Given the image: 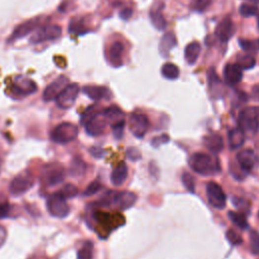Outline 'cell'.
Wrapping results in <instances>:
<instances>
[{"label": "cell", "mask_w": 259, "mask_h": 259, "mask_svg": "<svg viewBox=\"0 0 259 259\" xmlns=\"http://www.w3.org/2000/svg\"><path fill=\"white\" fill-rule=\"evenodd\" d=\"M79 90H80V88H79V85L77 83L69 84L57 97V98H56L57 105L63 109H68V108L72 107L73 104L75 103V101H76V98H77L78 94H79Z\"/></svg>", "instance_id": "obj_8"}, {"label": "cell", "mask_w": 259, "mask_h": 259, "mask_svg": "<svg viewBox=\"0 0 259 259\" xmlns=\"http://www.w3.org/2000/svg\"><path fill=\"white\" fill-rule=\"evenodd\" d=\"M69 78L67 76L61 75L57 79H55L51 84H49L43 94V99L45 101H51L56 99L61 92L69 85Z\"/></svg>", "instance_id": "obj_13"}, {"label": "cell", "mask_w": 259, "mask_h": 259, "mask_svg": "<svg viewBox=\"0 0 259 259\" xmlns=\"http://www.w3.org/2000/svg\"><path fill=\"white\" fill-rule=\"evenodd\" d=\"M101 189H102V186L99 181H92L89 186L86 188V190L84 191L83 195L91 196V195L97 194Z\"/></svg>", "instance_id": "obj_38"}, {"label": "cell", "mask_w": 259, "mask_h": 259, "mask_svg": "<svg viewBox=\"0 0 259 259\" xmlns=\"http://www.w3.org/2000/svg\"><path fill=\"white\" fill-rule=\"evenodd\" d=\"M48 212L55 218L63 219L70 213V208L66 201V198L60 194H53L47 199Z\"/></svg>", "instance_id": "obj_4"}, {"label": "cell", "mask_w": 259, "mask_h": 259, "mask_svg": "<svg viewBox=\"0 0 259 259\" xmlns=\"http://www.w3.org/2000/svg\"><path fill=\"white\" fill-rule=\"evenodd\" d=\"M250 248L253 254H259V233L255 230L250 232Z\"/></svg>", "instance_id": "obj_36"}, {"label": "cell", "mask_w": 259, "mask_h": 259, "mask_svg": "<svg viewBox=\"0 0 259 259\" xmlns=\"http://www.w3.org/2000/svg\"><path fill=\"white\" fill-rule=\"evenodd\" d=\"M234 32V26L232 18L230 16H226L223 21H222L217 29L216 34L222 42H228Z\"/></svg>", "instance_id": "obj_18"}, {"label": "cell", "mask_w": 259, "mask_h": 259, "mask_svg": "<svg viewBox=\"0 0 259 259\" xmlns=\"http://www.w3.org/2000/svg\"><path fill=\"white\" fill-rule=\"evenodd\" d=\"M62 34V29L58 25H50L39 28L30 39L31 44H40L47 41L59 39Z\"/></svg>", "instance_id": "obj_5"}, {"label": "cell", "mask_w": 259, "mask_h": 259, "mask_svg": "<svg viewBox=\"0 0 259 259\" xmlns=\"http://www.w3.org/2000/svg\"><path fill=\"white\" fill-rule=\"evenodd\" d=\"M212 2V0H195L194 2V8L198 11L205 10Z\"/></svg>", "instance_id": "obj_42"}, {"label": "cell", "mask_w": 259, "mask_h": 259, "mask_svg": "<svg viewBox=\"0 0 259 259\" xmlns=\"http://www.w3.org/2000/svg\"><path fill=\"white\" fill-rule=\"evenodd\" d=\"M104 117L107 121V123L110 124V126L124 120V114L122 110L118 106H110L106 108L104 112Z\"/></svg>", "instance_id": "obj_26"}, {"label": "cell", "mask_w": 259, "mask_h": 259, "mask_svg": "<svg viewBox=\"0 0 259 259\" xmlns=\"http://www.w3.org/2000/svg\"><path fill=\"white\" fill-rule=\"evenodd\" d=\"M94 258V244L86 241L78 250L77 259H92Z\"/></svg>", "instance_id": "obj_30"}, {"label": "cell", "mask_w": 259, "mask_h": 259, "mask_svg": "<svg viewBox=\"0 0 259 259\" xmlns=\"http://www.w3.org/2000/svg\"><path fill=\"white\" fill-rule=\"evenodd\" d=\"M176 46V38L173 32H166L161 39L160 45H159V51L160 54L162 56L166 57L168 56L169 52L171 51V49Z\"/></svg>", "instance_id": "obj_23"}, {"label": "cell", "mask_w": 259, "mask_h": 259, "mask_svg": "<svg viewBox=\"0 0 259 259\" xmlns=\"http://www.w3.org/2000/svg\"><path fill=\"white\" fill-rule=\"evenodd\" d=\"M127 156L130 160H132V161H138L142 158V155L140 153V151L137 149V148H132V147H130L128 148V150H127Z\"/></svg>", "instance_id": "obj_40"}, {"label": "cell", "mask_w": 259, "mask_h": 259, "mask_svg": "<svg viewBox=\"0 0 259 259\" xmlns=\"http://www.w3.org/2000/svg\"><path fill=\"white\" fill-rule=\"evenodd\" d=\"M89 152H90V154H91L92 156H94V157L97 158V159H100V158H102L103 155H104L103 149H101V148H99V147H92V148H90Z\"/></svg>", "instance_id": "obj_43"}, {"label": "cell", "mask_w": 259, "mask_h": 259, "mask_svg": "<svg viewBox=\"0 0 259 259\" xmlns=\"http://www.w3.org/2000/svg\"><path fill=\"white\" fill-rule=\"evenodd\" d=\"M207 196L210 205L217 209V210H223L226 207L227 196L218 183L211 181L207 184Z\"/></svg>", "instance_id": "obj_6"}, {"label": "cell", "mask_w": 259, "mask_h": 259, "mask_svg": "<svg viewBox=\"0 0 259 259\" xmlns=\"http://www.w3.org/2000/svg\"><path fill=\"white\" fill-rule=\"evenodd\" d=\"M256 61L251 55H244L238 60V66L241 69H251L254 67Z\"/></svg>", "instance_id": "obj_33"}, {"label": "cell", "mask_w": 259, "mask_h": 259, "mask_svg": "<svg viewBox=\"0 0 259 259\" xmlns=\"http://www.w3.org/2000/svg\"><path fill=\"white\" fill-rule=\"evenodd\" d=\"M128 166L126 163H120L117 167L113 170L112 175H110V181L116 187H121L125 183L128 178Z\"/></svg>", "instance_id": "obj_22"}, {"label": "cell", "mask_w": 259, "mask_h": 259, "mask_svg": "<svg viewBox=\"0 0 259 259\" xmlns=\"http://www.w3.org/2000/svg\"><path fill=\"white\" fill-rule=\"evenodd\" d=\"M228 218L232 222V223H234L239 229H242V230L248 229V227H249L248 222H247L246 218L244 217V215L230 211V212H228Z\"/></svg>", "instance_id": "obj_29"}, {"label": "cell", "mask_w": 259, "mask_h": 259, "mask_svg": "<svg viewBox=\"0 0 259 259\" xmlns=\"http://www.w3.org/2000/svg\"><path fill=\"white\" fill-rule=\"evenodd\" d=\"M9 205L6 202L4 203H0V219H3L8 216L9 213Z\"/></svg>", "instance_id": "obj_44"}, {"label": "cell", "mask_w": 259, "mask_h": 259, "mask_svg": "<svg viewBox=\"0 0 259 259\" xmlns=\"http://www.w3.org/2000/svg\"><path fill=\"white\" fill-rule=\"evenodd\" d=\"M203 144L213 154H219L224 149V141L219 134H210L203 139Z\"/></svg>", "instance_id": "obj_20"}, {"label": "cell", "mask_w": 259, "mask_h": 259, "mask_svg": "<svg viewBox=\"0 0 259 259\" xmlns=\"http://www.w3.org/2000/svg\"><path fill=\"white\" fill-rule=\"evenodd\" d=\"M168 141H169V136H167L166 134H163V135H161V136H159V137L153 138L151 144H152V146H153L154 148H158V147H160V146L163 145V144L168 143Z\"/></svg>", "instance_id": "obj_41"}, {"label": "cell", "mask_w": 259, "mask_h": 259, "mask_svg": "<svg viewBox=\"0 0 259 259\" xmlns=\"http://www.w3.org/2000/svg\"><path fill=\"white\" fill-rule=\"evenodd\" d=\"M237 162L240 166V168L245 172H250L255 166V154L252 150L246 149L240 151L237 156Z\"/></svg>", "instance_id": "obj_17"}, {"label": "cell", "mask_w": 259, "mask_h": 259, "mask_svg": "<svg viewBox=\"0 0 259 259\" xmlns=\"http://www.w3.org/2000/svg\"><path fill=\"white\" fill-rule=\"evenodd\" d=\"M124 52V45L121 42H115L109 48L108 57L109 61L115 66H120L122 64V55Z\"/></svg>", "instance_id": "obj_24"}, {"label": "cell", "mask_w": 259, "mask_h": 259, "mask_svg": "<svg viewBox=\"0 0 259 259\" xmlns=\"http://www.w3.org/2000/svg\"><path fill=\"white\" fill-rule=\"evenodd\" d=\"M36 89H38V87H36V84L34 83V81L26 76L18 75L15 77L13 81L12 90L14 94L18 97L31 96L34 94Z\"/></svg>", "instance_id": "obj_11"}, {"label": "cell", "mask_w": 259, "mask_h": 259, "mask_svg": "<svg viewBox=\"0 0 259 259\" xmlns=\"http://www.w3.org/2000/svg\"><path fill=\"white\" fill-rule=\"evenodd\" d=\"M125 126H126V122L125 120L120 121L114 125H112L113 128V132H114V136L116 139L120 140L123 138L124 136V131H125Z\"/></svg>", "instance_id": "obj_39"}, {"label": "cell", "mask_w": 259, "mask_h": 259, "mask_svg": "<svg viewBox=\"0 0 259 259\" xmlns=\"http://www.w3.org/2000/svg\"><path fill=\"white\" fill-rule=\"evenodd\" d=\"M240 46L242 47L243 50L248 51V50H251L252 43L250 41H246V40H240Z\"/></svg>", "instance_id": "obj_47"}, {"label": "cell", "mask_w": 259, "mask_h": 259, "mask_svg": "<svg viewBox=\"0 0 259 259\" xmlns=\"http://www.w3.org/2000/svg\"><path fill=\"white\" fill-rule=\"evenodd\" d=\"M137 201V195L131 192L115 193L113 205L117 206L121 211H126L133 207Z\"/></svg>", "instance_id": "obj_15"}, {"label": "cell", "mask_w": 259, "mask_h": 259, "mask_svg": "<svg viewBox=\"0 0 259 259\" xmlns=\"http://www.w3.org/2000/svg\"><path fill=\"white\" fill-rule=\"evenodd\" d=\"M0 171H1V161H0Z\"/></svg>", "instance_id": "obj_51"}, {"label": "cell", "mask_w": 259, "mask_h": 259, "mask_svg": "<svg viewBox=\"0 0 259 259\" xmlns=\"http://www.w3.org/2000/svg\"><path fill=\"white\" fill-rule=\"evenodd\" d=\"M60 194L67 199V198H73L74 196H76L78 194V189L74 186V184H66V186L62 189Z\"/></svg>", "instance_id": "obj_35"}, {"label": "cell", "mask_w": 259, "mask_h": 259, "mask_svg": "<svg viewBox=\"0 0 259 259\" xmlns=\"http://www.w3.org/2000/svg\"><path fill=\"white\" fill-rule=\"evenodd\" d=\"M242 69L238 64H228L224 69V79L227 84L233 86L242 80Z\"/></svg>", "instance_id": "obj_19"}, {"label": "cell", "mask_w": 259, "mask_h": 259, "mask_svg": "<svg viewBox=\"0 0 259 259\" xmlns=\"http://www.w3.org/2000/svg\"><path fill=\"white\" fill-rule=\"evenodd\" d=\"M86 165L80 159H74L70 166V174L72 176H80L85 172Z\"/></svg>", "instance_id": "obj_31"}, {"label": "cell", "mask_w": 259, "mask_h": 259, "mask_svg": "<svg viewBox=\"0 0 259 259\" xmlns=\"http://www.w3.org/2000/svg\"><path fill=\"white\" fill-rule=\"evenodd\" d=\"M161 10L162 9L160 7H157V8L153 7L152 10L150 11V20L153 26L159 31H163L166 28V21H165Z\"/></svg>", "instance_id": "obj_27"}, {"label": "cell", "mask_w": 259, "mask_h": 259, "mask_svg": "<svg viewBox=\"0 0 259 259\" xmlns=\"http://www.w3.org/2000/svg\"><path fill=\"white\" fill-rule=\"evenodd\" d=\"M65 177V170L59 164L47 165L43 171V179L49 187H55L61 183Z\"/></svg>", "instance_id": "obj_10"}, {"label": "cell", "mask_w": 259, "mask_h": 259, "mask_svg": "<svg viewBox=\"0 0 259 259\" xmlns=\"http://www.w3.org/2000/svg\"><path fill=\"white\" fill-rule=\"evenodd\" d=\"M42 23H43V17L38 16V17L32 18V20H29L26 23L20 25L13 31L10 39H9V42H14L16 40H20L24 38V36L31 33L32 31L41 28Z\"/></svg>", "instance_id": "obj_12"}, {"label": "cell", "mask_w": 259, "mask_h": 259, "mask_svg": "<svg viewBox=\"0 0 259 259\" xmlns=\"http://www.w3.org/2000/svg\"><path fill=\"white\" fill-rule=\"evenodd\" d=\"M252 96H253V98H255L256 100H259V85H257L253 88Z\"/></svg>", "instance_id": "obj_48"}, {"label": "cell", "mask_w": 259, "mask_h": 259, "mask_svg": "<svg viewBox=\"0 0 259 259\" xmlns=\"http://www.w3.org/2000/svg\"><path fill=\"white\" fill-rule=\"evenodd\" d=\"M6 230L4 229V227L2 226H0V247H1L4 242H5V240H6Z\"/></svg>", "instance_id": "obj_46"}, {"label": "cell", "mask_w": 259, "mask_h": 259, "mask_svg": "<svg viewBox=\"0 0 259 259\" xmlns=\"http://www.w3.org/2000/svg\"><path fill=\"white\" fill-rule=\"evenodd\" d=\"M132 13H133L132 9L125 8V9H123V10L120 12V15H121V17L123 18V20H129V18L132 16Z\"/></svg>", "instance_id": "obj_45"}, {"label": "cell", "mask_w": 259, "mask_h": 259, "mask_svg": "<svg viewBox=\"0 0 259 259\" xmlns=\"http://www.w3.org/2000/svg\"><path fill=\"white\" fill-rule=\"evenodd\" d=\"M248 1L254 3V4H259V0H248Z\"/></svg>", "instance_id": "obj_49"}, {"label": "cell", "mask_w": 259, "mask_h": 259, "mask_svg": "<svg viewBox=\"0 0 259 259\" xmlns=\"http://www.w3.org/2000/svg\"><path fill=\"white\" fill-rule=\"evenodd\" d=\"M83 94L86 95L92 100H101V99H109L112 97V92L109 91L108 88L103 86H94L88 85L82 88Z\"/></svg>", "instance_id": "obj_16"}, {"label": "cell", "mask_w": 259, "mask_h": 259, "mask_svg": "<svg viewBox=\"0 0 259 259\" xmlns=\"http://www.w3.org/2000/svg\"><path fill=\"white\" fill-rule=\"evenodd\" d=\"M240 14L245 16V17H250L252 15L257 14L258 12V7L256 5H251V4H242L239 8Z\"/></svg>", "instance_id": "obj_37"}, {"label": "cell", "mask_w": 259, "mask_h": 259, "mask_svg": "<svg viewBox=\"0 0 259 259\" xmlns=\"http://www.w3.org/2000/svg\"><path fill=\"white\" fill-rule=\"evenodd\" d=\"M129 128L136 138L142 139L149 129V120L143 114H133L130 117Z\"/></svg>", "instance_id": "obj_9"}, {"label": "cell", "mask_w": 259, "mask_h": 259, "mask_svg": "<svg viewBox=\"0 0 259 259\" xmlns=\"http://www.w3.org/2000/svg\"><path fill=\"white\" fill-rule=\"evenodd\" d=\"M226 238H227V240L232 245H241L242 242H243L241 235H240L239 233H237L233 229H230V230L227 231Z\"/></svg>", "instance_id": "obj_34"}, {"label": "cell", "mask_w": 259, "mask_h": 259, "mask_svg": "<svg viewBox=\"0 0 259 259\" xmlns=\"http://www.w3.org/2000/svg\"><path fill=\"white\" fill-rule=\"evenodd\" d=\"M228 141L231 150H238L244 145L245 133L239 127L233 128L229 131Z\"/></svg>", "instance_id": "obj_21"}, {"label": "cell", "mask_w": 259, "mask_h": 259, "mask_svg": "<svg viewBox=\"0 0 259 259\" xmlns=\"http://www.w3.org/2000/svg\"><path fill=\"white\" fill-rule=\"evenodd\" d=\"M162 75L169 80H175L179 76V68L173 63H165L161 69Z\"/></svg>", "instance_id": "obj_28"}, {"label": "cell", "mask_w": 259, "mask_h": 259, "mask_svg": "<svg viewBox=\"0 0 259 259\" xmlns=\"http://www.w3.org/2000/svg\"><path fill=\"white\" fill-rule=\"evenodd\" d=\"M33 186V177L29 171L15 176L9 184V193L13 195H22Z\"/></svg>", "instance_id": "obj_7"}, {"label": "cell", "mask_w": 259, "mask_h": 259, "mask_svg": "<svg viewBox=\"0 0 259 259\" xmlns=\"http://www.w3.org/2000/svg\"><path fill=\"white\" fill-rule=\"evenodd\" d=\"M78 136V128L72 123H62L54 129L51 139L57 144H68Z\"/></svg>", "instance_id": "obj_3"}, {"label": "cell", "mask_w": 259, "mask_h": 259, "mask_svg": "<svg viewBox=\"0 0 259 259\" xmlns=\"http://www.w3.org/2000/svg\"><path fill=\"white\" fill-rule=\"evenodd\" d=\"M257 23H258V29H259V12H257Z\"/></svg>", "instance_id": "obj_50"}, {"label": "cell", "mask_w": 259, "mask_h": 259, "mask_svg": "<svg viewBox=\"0 0 259 259\" xmlns=\"http://www.w3.org/2000/svg\"><path fill=\"white\" fill-rule=\"evenodd\" d=\"M200 53V45L197 42H193L189 44L184 51V57H186V61L190 65H194L196 60L198 59Z\"/></svg>", "instance_id": "obj_25"}, {"label": "cell", "mask_w": 259, "mask_h": 259, "mask_svg": "<svg viewBox=\"0 0 259 259\" xmlns=\"http://www.w3.org/2000/svg\"><path fill=\"white\" fill-rule=\"evenodd\" d=\"M181 180L183 186L186 187V189L190 192V193H194L195 190V179L194 177V175H192L189 172H184L181 176Z\"/></svg>", "instance_id": "obj_32"}, {"label": "cell", "mask_w": 259, "mask_h": 259, "mask_svg": "<svg viewBox=\"0 0 259 259\" xmlns=\"http://www.w3.org/2000/svg\"><path fill=\"white\" fill-rule=\"evenodd\" d=\"M107 124L108 123L104 117V114L97 112L84 126L87 134L96 137L101 135L104 132Z\"/></svg>", "instance_id": "obj_14"}, {"label": "cell", "mask_w": 259, "mask_h": 259, "mask_svg": "<svg viewBox=\"0 0 259 259\" xmlns=\"http://www.w3.org/2000/svg\"><path fill=\"white\" fill-rule=\"evenodd\" d=\"M238 127L249 135H255L259 129V109L247 107L241 110L238 117Z\"/></svg>", "instance_id": "obj_2"}, {"label": "cell", "mask_w": 259, "mask_h": 259, "mask_svg": "<svg viewBox=\"0 0 259 259\" xmlns=\"http://www.w3.org/2000/svg\"><path fill=\"white\" fill-rule=\"evenodd\" d=\"M189 165L192 170L197 174L209 176L220 171V162L216 157L207 153H194L189 159Z\"/></svg>", "instance_id": "obj_1"}]
</instances>
